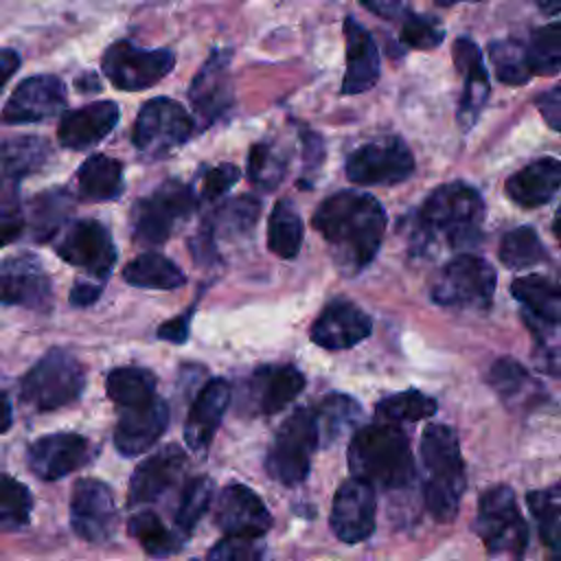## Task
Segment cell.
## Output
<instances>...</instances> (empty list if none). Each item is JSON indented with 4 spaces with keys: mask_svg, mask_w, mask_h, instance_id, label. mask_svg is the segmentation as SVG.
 I'll return each instance as SVG.
<instances>
[{
    "mask_svg": "<svg viewBox=\"0 0 561 561\" xmlns=\"http://www.w3.org/2000/svg\"><path fill=\"white\" fill-rule=\"evenodd\" d=\"M311 224L329 243L335 265L344 274H357L381 245L386 213L368 193L340 191L318 206Z\"/></svg>",
    "mask_w": 561,
    "mask_h": 561,
    "instance_id": "obj_1",
    "label": "cell"
},
{
    "mask_svg": "<svg viewBox=\"0 0 561 561\" xmlns=\"http://www.w3.org/2000/svg\"><path fill=\"white\" fill-rule=\"evenodd\" d=\"M482 219L484 202L473 186L462 182L443 184L416 210L412 245L419 252H425L438 239L449 248L476 245L482 237Z\"/></svg>",
    "mask_w": 561,
    "mask_h": 561,
    "instance_id": "obj_2",
    "label": "cell"
},
{
    "mask_svg": "<svg viewBox=\"0 0 561 561\" xmlns=\"http://www.w3.org/2000/svg\"><path fill=\"white\" fill-rule=\"evenodd\" d=\"M348 469L373 486L403 489L414 478L410 440L399 423L379 421L355 432L348 445Z\"/></svg>",
    "mask_w": 561,
    "mask_h": 561,
    "instance_id": "obj_3",
    "label": "cell"
},
{
    "mask_svg": "<svg viewBox=\"0 0 561 561\" xmlns=\"http://www.w3.org/2000/svg\"><path fill=\"white\" fill-rule=\"evenodd\" d=\"M421 460L425 469L423 497L427 511L438 522L454 519L467 484L456 432L440 423L427 425L421 438Z\"/></svg>",
    "mask_w": 561,
    "mask_h": 561,
    "instance_id": "obj_4",
    "label": "cell"
},
{
    "mask_svg": "<svg viewBox=\"0 0 561 561\" xmlns=\"http://www.w3.org/2000/svg\"><path fill=\"white\" fill-rule=\"evenodd\" d=\"M473 528L493 561H522L528 530L513 489L506 484L486 489L480 497Z\"/></svg>",
    "mask_w": 561,
    "mask_h": 561,
    "instance_id": "obj_5",
    "label": "cell"
},
{
    "mask_svg": "<svg viewBox=\"0 0 561 561\" xmlns=\"http://www.w3.org/2000/svg\"><path fill=\"white\" fill-rule=\"evenodd\" d=\"M85 386L81 362L64 351L50 348L20 381V399L37 412H50L72 403Z\"/></svg>",
    "mask_w": 561,
    "mask_h": 561,
    "instance_id": "obj_6",
    "label": "cell"
},
{
    "mask_svg": "<svg viewBox=\"0 0 561 561\" xmlns=\"http://www.w3.org/2000/svg\"><path fill=\"white\" fill-rule=\"evenodd\" d=\"M318 445L320 438L313 410L298 408L276 430L265 458L267 473L285 486L300 484L309 476L311 456Z\"/></svg>",
    "mask_w": 561,
    "mask_h": 561,
    "instance_id": "obj_7",
    "label": "cell"
},
{
    "mask_svg": "<svg viewBox=\"0 0 561 561\" xmlns=\"http://www.w3.org/2000/svg\"><path fill=\"white\" fill-rule=\"evenodd\" d=\"M197 199L191 186L169 180L160 184L149 197L136 202L131 210V232L138 243L160 245L164 243L175 226L195 210Z\"/></svg>",
    "mask_w": 561,
    "mask_h": 561,
    "instance_id": "obj_8",
    "label": "cell"
},
{
    "mask_svg": "<svg viewBox=\"0 0 561 561\" xmlns=\"http://www.w3.org/2000/svg\"><path fill=\"white\" fill-rule=\"evenodd\" d=\"M495 291V270L476 254L454 256L432 283V300L443 307L486 309Z\"/></svg>",
    "mask_w": 561,
    "mask_h": 561,
    "instance_id": "obj_9",
    "label": "cell"
},
{
    "mask_svg": "<svg viewBox=\"0 0 561 561\" xmlns=\"http://www.w3.org/2000/svg\"><path fill=\"white\" fill-rule=\"evenodd\" d=\"M193 131L195 123L184 105L167 96H156L138 112L131 142L140 153L158 158L186 142Z\"/></svg>",
    "mask_w": 561,
    "mask_h": 561,
    "instance_id": "obj_10",
    "label": "cell"
},
{
    "mask_svg": "<svg viewBox=\"0 0 561 561\" xmlns=\"http://www.w3.org/2000/svg\"><path fill=\"white\" fill-rule=\"evenodd\" d=\"M175 57L169 48L147 50L127 39L107 46L101 59L105 77L121 90H145L173 70Z\"/></svg>",
    "mask_w": 561,
    "mask_h": 561,
    "instance_id": "obj_11",
    "label": "cell"
},
{
    "mask_svg": "<svg viewBox=\"0 0 561 561\" xmlns=\"http://www.w3.org/2000/svg\"><path fill=\"white\" fill-rule=\"evenodd\" d=\"M414 171V158L401 138H383L355 149L346 160V178L355 184H399Z\"/></svg>",
    "mask_w": 561,
    "mask_h": 561,
    "instance_id": "obj_12",
    "label": "cell"
},
{
    "mask_svg": "<svg viewBox=\"0 0 561 561\" xmlns=\"http://www.w3.org/2000/svg\"><path fill=\"white\" fill-rule=\"evenodd\" d=\"M70 526L90 541L103 543L116 530V504L112 489L101 480H79L70 497Z\"/></svg>",
    "mask_w": 561,
    "mask_h": 561,
    "instance_id": "obj_13",
    "label": "cell"
},
{
    "mask_svg": "<svg viewBox=\"0 0 561 561\" xmlns=\"http://www.w3.org/2000/svg\"><path fill=\"white\" fill-rule=\"evenodd\" d=\"M57 254L99 278H105L116 263V245L107 228L96 219L75 221L57 243Z\"/></svg>",
    "mask_w": 561,
    "mask_h": 561,
    "instance_id": "obj_14",
    "label": "cell"
},
{
    "mask_svg": "<svg viewBox=\"0 0 561 561\" xmlns=\"http://www.w3.org/2000/svg\"><path fill=\"white\" fill-rule=\"evenodd\" d=\"M66 105V85L55 75H35L24 79L7 105L0 112L4 125H24L39 123L57 116Z\"/></svg>",
    "mask_w": 561,
    "mask_h": 561,
    "instance_id": "obj_15",
    "label": "cell"
},
{
    "mask_svg": "<svg viewBox=\"0 0 561 561\" xmlns=\"http://www.w3.org/2000/svg\"><path fill=\"white\" fill-rule=\"evenodd\" d=\"M375 486L351 478L335 491L331 506V528L344 543H359L375 530Z\"/></svg>",
    "mask_w": 561,
    "mask_h": 561,
    "instance_id": "obj_16",
    "label": "cell"
},
{
    "mask_svg": "<svg viewBox=\"0 0 561 561\" xmlns=\"http://www.w3.org/2000/svg\"><path fill=\"white\" fill-rule=\"evenodd\" d=\"M0 302L46 311L53 302V287L39 259L15 254L0 263Z\"/></svg>",
    "mask_w": 561,
    "mask_h": 561,
    "instance_id": "obj_17",
    "label": "cell"
},
{
    "mask_svg": "<svg viewBox=\"0 0 561 561\" xmlns=\"http://www.w3.org/2000/svg\"><path fill=\"white\" fill-rule=\"evenodd\" d=\"M230 57V50H213L188 88V101L206 125L221 118L234 103L228 72Z\"/></svg>",
    "mask_w": 561,
    "mask_h": 561,
    "instance_id": "obj_18",
    "label": "cell"
},
{
    "mask_svg": "<svg viewBox=\"0 0 561 561\" xmlns=\"http://www.w3.org/2000/svg\"><path fill=\"white\" fill-rule=\"evenodd\" d=\"M50 156V147L37 136H18L0 145V206L15 210L22 178L39 171Z\"/></svg>",
    "mask_w": 561,
    "mask_h": 561,
    "instance_id": "obj_19",
    "label": "cell"
},
{
    "mask_svg": "<svg viewBox=\"0 0 561 561\" xmlns=\"http://www.w3.org/2000/svg\"><path fill=\"white\" fill-rule=\"evenodd\" d=\"M90 454V443L75 432H57L37 438L28 447L31 471L50 482L79 469Z\"/></svg>",
    "mask_w": 561,
    "mask_h": 561,
    "instance_id": "obj_20",
    "label": "cell"
},
{
    "mask_svg": "<svg viewBox=\"0 0 561 561\" xmlns=\"http://www.w3.org/2000/svg\"><path fill=\"white\" fill-rule=\"evenodd\" d=\"M215 522L226 535L250 537H263L272 526V517L261 497L252 489L237 482L221 489L217 497Z\"/></svg>",
    "mask_w": 561,
    "mask_h": 561,
    "instance_id": "obj_21",
    "label": "cell"
},
{
    "mask_svg": "<svg viewBox=\"0 0 561 561\" xmlns=\"http://www.w3.org/2000/svg\"><path fill=\"white\" fill-rule=\"evenodd\" d=\"M167 425L169 405L160 397L142 405L123 408L114 427V445L127 458L138 456L162 436Z\"/></svg>",
    "mask_w": 561,
    "mask_h": 561,
    "instance_id": "obj_22",
    "label": "cell"
},
{
    "mask_svg": "<svg viewBox=\"0 0 561 561\" xmlns=\"http://www.w3.org/2000/svg\"><path fill=\"white\" fill-rule=\"evenodd\" d=\"M373 331L370 318L348 300L329 302L311 324V340L329 351H342L359 344Z\"/></svg>",
    "mask_w": 561,
    "mask_h": 561,
    "instance_id": "obj_23",
    "label": "cell"
},
{
    "mask_svg": "<svg viewBox=\"0 0 561 561\" xmlns=\"http://www.w3.org/2000/svg\"><path fill=\"white\" fill-rule=\"evenodd\" d=\"M186 454L178 445H169L142 460L129 480V506L156 502L184 471Z\"/></svg>",
    "mask_w": 561,
    "mask_h": 561,
    "instance_id": "obj_24",
    "label": "cell"
},
{
    "mask_svg": "<svg viewBox=\"0 0 561 561\" xmlns=\"http://www.w3.org/2000/svg\"><path fill=\"white\" fill-rule=\"evenodd\" d=\"M230 403V383L226 379H210L197 394L184 423V440L191 451L204 454L224 419Z\"/></svg>",
    "mask_w": 561,
    "mask_h": 561,
    "instance_id": "obj_25",
    "label": "cell"
},
{
    "mask_svg": "<svg viewBox=\"0 0 561 561\" xmlns=\"http://www.w3.org/2000/svg\"><path fill=\"white\" fill-rule=\"evenodd\" d=\"M118 105L114 101H96L61 116L57 138L68 149H88L103 140L118 123Z\"/></svg>",
    "mask_w": 561,
    "mask_h": 561,
    "instance_id": "obj_26",
    "label": "cell"
},
{
    "mask_svg": "<svg viewBox=\"0 0 561 561\" xmlns=\"http://www.w3.org/2000/svg\"><path fill=\"white\" fill-rule=\"evenodd\" d=\"M346 72L342 94H359L370 90L379 79V50L373 35L351 15L344 20Z\"/></svg>",
    "mask_w": 561,
    "mask_h": 561,
    "instance_id": "obj_27",
    "label": "cell"
},
{
    "mask_svg": "<svg viewBox=\"0 0 561 561\" xmlns=\"http://www.w3.org/2000/svg\"><path fill=\"white\" fill-rule=\"evenodd\" d=\"M454 64L465 79V90H462V99L456 116L460 125L469 129L476 123L482 105L486 103L489 72L484 68L480 48L469 37H458L454 42Z\"/></svg>",
    "mask_w": 561,
    "mask_h": 561,
    "instance_id": "obj_28",
    "label": "cell"
},
{
    "mask_svg": "<svg viewBox=\"0 0 561 561\" xmlns=\"http://www.w3.org/2000/svg\"><path fill=\"white\" fill-rule=\"evenodd\" d=\"M561 188V160L539 158L506 180V195L522 208L548 204Z\"/></svg>",
    "mask_w": 561,
    "mask_h": 561,
    "instance_id": "obj_29",
    "label": "cell"
},
{
    "mask_svg": "<svg viewBox=\"0 0 561 561\" xmlns=\"http://www.w3.org/2000/svg\"><path fill=\"white\" fill-rule=\"evenodd\" d=\"M305 388V375L294 366H265L252 375V397L261 414H276Z\"/></svg>",
    "mask_w": 561,
    "mask_h": 561,
    "instance_id": "obj_30",
    "label": "cell"
},
{
    "mask_svg": "<svg viewBox=\"0 0 561 561\" xmlns=\"http://www.w3.org/2000/svg\"><path fill=\"white\" fill-rule=\"evenodd\" d=\"M511 294L524 305L528 320L561 327V283L550 280L548 276L528 274L513 280Z\"/></svg>",
    "mask_w": 561,
    "mask_h": 561,
    "instance_id": "obj_31",
    "label": "cell"
},
{
    "mask_svg": "<svg viewBox=\"0 0 561 561\" xmlns=\"http://www.w3.org/2000/svg\"><path fill=\"white\" fill-rule=\"evenodd\" d=\"M77 182L83 199H116L123 193V164L105 153H94L79 167Z\"/></svg>",
    "mask_w": 561,
    "mask_h": 561,
    "instance_id": "obj_32",
    "label": "cell"
},
{
    "mask_svg": "<svg viewBox=\"0 0 561 561\" xmlns=\"http://www.w3.org/2000/svg\"><path fill=\"white\" fill-rule=\"evenodd\" d=\"M123 278L134 287L175 289L186 283L184 272L158 252H145L125 265Z\"/></svg>",
    "mask_w": 561,
    "mask_h": 561,
    "instance_id": "obj_33",
    "label": "cell"
},
{
    "mask_svg": "<svg viewBox=\"0 0 561 561\" xmlns=\"http://www.w3.org/2000/svg\"><path fill=\"white\" fill-rule=\"evenodd\" d=\"M362 414L359 403L342 392H331L320 401V405L313 410L316 425H318V438L320 445L335 443L346 430H351Z\"/></svg>",
    "mask_w": 561,
    "mask_h": 561,
    "instance_id": "obj_34",
    "label": "cell"
},
{
    "mask_svg": "<svg viewBox=\"0 0 561 561\" xmlns=\"http://www.w3.org/2000/svg\"><path fill=\"white\" fill-rule=\"evenodd\" d=\"M110 399L121 408L142 405L153 401L156 394V375L147 368L138 366H123L107 375L105 381Z\"/></svg>",
    "mask_w": 561,
    "mask_h": 561,
    "instance_id": "obj_35",
    "label": "cell"
},
{
    "mask_svg": "<svg viewBox=\"0 0 561 561\" xmlns=\"http://www.w3.org/2000/svg\"><path fill=\"white\" fill-rule=\"evenodd\" d=\"M302 245V219L287 199L276 202L267 221V248L280 259H294Z\"/></svg>",
    "mask_w": 561,
    "mask_h": 561,
    "instance_id": "obj_36",
    "label": "cell"
},
{
    "mask_svg": "<svg viewBox=\"0 0 561 561\" xmlns=\"http://www.w3.org/2000/svg\"><path fill=\"white\" fill-rule=\"evenodd\" d=\"M259 213H261V202L252 195H241V197L228 199L206 221L204 232L210 234V239H213V234H221V237L245 234L248 230L254 228Z\"/></svg>",
    "mask_w": 561,
    "mask_h": 561,
    "instance_id": "obj_37",
    "label": "cell"
},
{
    "mask_svg": "<svg viewBox=\"0 0 561 561\" xmlns=\"http://www.w3.org/2000/svg\"><path fill=\"white\" fill-rule=\"evenodd\" d=\"M72 208V197L68 191H46L31 199L28 206V228L33 239H50L53 232L64 224Z\"/></svg>",
    "mask_w": 561,
    "mask_h": 561,
    "instance_id": "obj_38",
    "label": "cell"
},
{
    "mask_svg": "<svg viewBox=\"0 0 561 561\" xmlns=\"http://www.w3.org/2000/svg\"><path fill=\"white\" fill-rule=\"evenodd\" d=\"M526 57L533 75H557L561 70V20L533 31L526 44Z\"/></svg>",
    "mask_w": 561,
    "mask_h": 561,
    "instance_id": "obj_39",
    "label": "cell"
},
{
    "mask_svg": "<svg viewBox=\"0 0 561 561\" xmlns=\"http://www.w3.org/2000/svg\"><path fill=\"white\" fill-rule=\"evenodd\" d=\"M489 55L497 81L506 85H524L533 79L526 44L517 39H495L489 44Z\"/></svg>",
    "mask_w": 561,
    "mask_h": 561,
    "instance_id": "obj_40",
    "label": "cell"
},
{
    "mask_svg": "<svg viewBox=\"0 0 561 561\" xmlns=\"http://www.w3.org/2000/svg\"><path fill=\"white\" fill-rule=\"evenodd\" d=\"M375 412H377L379 421L414 423V421L432 416L436 412V401L432 397H427L425 392L405 390V392H397V394L381 399L377 403Z\"/></svg>",
    "mask_w": 561,
    "mask_h": 561,
    "instance_id": "obj_41",
    "label": "cell"
},
{
    "mask_svg": "<svg viewBox=\"0 0 561 561\" xmlns=\"http://www.w3.org/2000/svg\"><path fill=\"white\" fill-rule=\"evenodd\" d=\"M543 256H546V250H543L537 232L530 226L513 228L502 237L500 261L506 267H515V270L530 267V265L543 261Z\"/></svg>",
    "mask_w": 561,
    "mask_h": 561,
    "instance_id": "obj_42",
    "label": "cell"
},
{
    "mask_svg": "<svg viewBox=\"0 0 561 561\" xmlns=\"http://www.w3.org/2000/svg\"><path fill=\"white\" fill-rule=\"evenodd\" d=\"M127 528L151 557H167L180 548L175 535H171V530L153 513H136Z\"/></svg>",
    "mask_w": 561,
    "mask_h": 561,
    "instance_id": "obj_43",
    "label": "cell"
},
{
    "mask_svg": "<svg viewBox=\"0 0 561 561\" xmlns=\"http://www.w3.org/2000/svg\"><path fill=\"white\" fill-rule=\"evenodd\" d=\"M31 493L11 476L0 473V530H18L28 524Z\"/></svg>",
    "mask_w": 561,
    "mask_h": 561,
    "instance_id": "obj_44",
    "label": "cell"
},
{
    "mask_svg": "<svg viewBox=\"0 0 561 561\" xmlns=\"http://www.w3.org/2000/svg\"><path fill=\"white\" fill-rule=\"evenodd\" d=\"M285 167L287 160L276 147H272L270 142L252 145L248 158V175L252 184H256L263 191L276 188L285 175Z\"/></svg>",
    "mask_w": 561,
    "mask_h": 561,
    "instance_id": "obj_45",
    "label": "cell"
},
{
    "mask_svg": "<svg viewBox=\"0 0 561 561\" xmlns=\"http://www.w3.org/2000/svg\"><path fill=\"white\" fill-rule=\"evenodd\" d=\"M210 497H213V482L208 476H197L186 484V489L182 493V502L175 513V526H178L180 535L186 537L193 533V528L206 513Z\"/></svg>",
    "mask_w": 561,
    "mask_h": 561,
    "instance_id": "obj_46",
    "label": "cell"
},
{
    "mask_svg": "<svg viewBox=\"0 0 561 561\" xmlns=\"http://www.w3.org/2000/svg\"><path fill=\"white\" fill-rule=\"evenodd\" d=\"M526 502L539 526L541 539L550 543L554 535L561 530V484L530 491L526 495Z\"/></svg>",
    "mask_w": 561,
    "mask_h": 561,
    "instance_id": "obj_47",
    "label": "cell"
},
{
    "mask_svg": "<svg viewBox=\"0 0 561 561\" xmlns=\"http://www.w3.org/2000/svg\"><path fill=\"white\" fill-rule=\"evenodd\" d=\"M489 383L502 399L513 401L522 397V392L528 388L530 377L526 368L513 357H500L489 368Z\"/></svg>",
    "mask_w": 561,
    "mask_h": 561,
    "instance_id": "obj_48",
    "label": "cell"
},
{
    "mask_svg": "<svg viewBox=\"0 0 561 561\" xmlns=\"http://www.w3.org/2000/svg\"><path fill=\"white\" fill-rule=\"evenodd\" d=\"M263 559V541L261 537L250 535H226L219 539L206 561H261Z\"/></svg>",
    "mask_w": 561,
    "mask_h": 561,
    "instance_id": "obj_49",
    "label": "cell"
},
{
    "mask_svg": "<svg viewBox=\"0 0 561 561\" xmlns=\"http://www.w3.org/2000/svg\"><path fill=\"white\" fill-rule=\"evenodd\" d=\"M401 42L416 50H432L443 42V26L430 15L408 13L401 26Z\"/></svg>",
    "mask_w": 561,
    "mask_h": 561,
    "instance_id": "obj_50",
    "label": "cell"
},
{
    "mask_svg": "<svg viewBox=\"0 0 561 561\" xmlns=\"http://www.w3.org/2000/svg\"><path fill=\"white\" fill-rule=\"evenodd\" d=\"M239 180V169L230 162H224L215 169H208L204 175V186H202V197L206 202H213L221 197L234 182Z\"/></svg>",
    "mask_w": 561,
    "mask_h": 561,
    "instance_id": "obj_51",
    "label": "cell"
},
{
    "mask_svg": "<svg viewBox=\"0 0 561 561\" xmlns=\"http://www.w3.org/2000/svg\"><path fill=\"white\" fill-rule=\"evenodd\" d=\"M537 110L550 129L561 131V83L537 96Z\"/></svg>",
    "mask_w": 561,
    "mask_h": 561,
    "instance_id": "obj_52",
    "label": "cell"
},
{
    "mask_svg": "<svg viewBox=\"0 0 561 561\" xmlns=\"http://www.w3.org/2000/svg\"><path fill=\"white\" fill-rule=\"evenodd\" d=\"M191 316H193V309H188L186 313H182V316H178V318L167 320V322L158 329V337H160V340H167V342H173V344L186 342Z\"/></svg>",
    "mask_w": 561,
    "mask_h": 561,
    "instance_id": "obj_53",
    "label": "cell"
},
{
    "mask_svg": "<svg viewBox=\"0 0 561 561\" xmlns=\"http://www.w3.org/2000/svg\"><path fill=\"white\" fill-rule=\"evenodd\" d=\"M359 4L364 9H368L370 13L386 18V20H394V18L403 15L408 9V0H359Z\"/></svg>",
    "mask_w": 561,
    "mask_h": 561,
    "instance_id": "obj_54",
    "label": "cell"
},
{
    "mask_svg": "<svg viewBox=\"0 0 561 561\" xmlns=\"http://www.w3.org/2000/svg\"><path fill=\"white\" fill-rule=\"evenodd\" d=\"M24 230V219L15 210L0 213V248L15 241Z\"/></svg>",
    "mask_w": 561,
    "mask_h": 561,
    "instance_id": "obj_55",
    "label": "cell"
},
{
    "mask_svg": "<svg viewBox=\"0 0 561 561\" xmlns=\"http://www.w3.org/2000/svg\"><path fill=\"white\" fill-rule=\"evenodd\" d=\"M99 296H101V287L88 285V283H77V285L70 289V305H75V307H88V305H92Z\"/></svg>",
    "mask_w": 561,
    "mask_h": 561,
    "instance_id": "obj_56",
    "label": "cell"
},
{
    "mask_svg": "<svg viewBox=\"0 0 561 561\" xmlns=\"http://www.w3.org/2000/svg\"><path fill=\"white\" fill-rule=\"evenodd\" d=\"M302 142H305V162L309 167H318L322 162V140L313 131H302Z\"/></svg>",
    "mask_w": 561,
    "mask_h": 561,
    "instance_id": "obj_57",
    "label": "cell"
},
{
    "mask_svg": "<svg viewBox=\"0 0 561 561\" xmlns=\"http://www.w3.org/2000/svg\"><path fill=\"white\" fill-rule=\"evenodd\" d=\"M18 66H20L18 53L11 48H0V92H2L4 83L13 77Z\"/></svg>",
    "mask_w": 561,
    "mask_h": 561,
    "instance_id": "obj_58",
    "label": "cell"
},
{
    "mask_svg": "<svg viewBox=\"0 0 561 561\" xmlns=\"http://www.w3.org/2000/svg\"><path fill=\"white\" fill-rule=\"evenodd\" d=\"M13 423V412L7 394H0V434H4Z\"/></svg>",
    "mask_w": 561,
    "mask_h": 561,
    "instance_id": "obj_59",
    "label": "cell"
},
{
    "mask_svg": "<svg viewBox=\"0 0 561 561\" xmlns=\"http://www.w3.org/2000/svg\"><path fill=\"white\" fill-rule=\"evenodd\" d=\"M77 88H81L83 92H99L101 90V83H99V77L94 72H85L83 77H77Z\"/></svg>",
    "mask_w": 561,
    "mask_h": 561,
    "instance_id": "obj_60",
    "label": "cell"
},
{
    "mask_svg": "<svg viewBox=\"0 0 561 561\" xmlns=\"http://www.w3.org/2000/svg\"><path fill=\"white\" fill-rule=\"evenodd\" d=\"M539 11L546 13V15H554V13H561V0H535Z\"/></svg>",
    "mask_w": 561,
    "mask_h": 561,
    "instance_id": "obj_61",
    "label": "cell"
},
{
    "mask_svg": "<svg viewBox=\"0 0 561 561\" xmlns=\"http://www.w3.org/2000/svg\"><path fill=\"white\" fill-rule=\"evenodd\" d=\"M550 546V559L548 561H561V530L554 535V539L548 543Z\"/></svg>",
    "mask_w": 561,
    "mask_h": 561,
    "instance_id": "obj_62",
    "label": "cell"
},
{
    "mask_svg": "<svg viewBox=\"0 0 561 561\" xmlns=\"http://www.w3.org/2000/svg\"><path fill=\"white\" fill-rule=\"evenodd\" d=\"M552 232H554V237H557V241H559V245H561V206H559V210H557V215H554Z\"/></svg>",
    "mask_w": 561,
    "mask_h": 561,
    "instance_id": "obj_63",
    "label": "cell"
},
{
    "mask_svg": "<svg viewBox=\"0 0 561 561\" xmlns=\"http://www.w3.org/2000/svg\"><path fill=\"white\" fill-rule=\"evenodd\" d=\"M438 4H443V7H447V4H454V2H465V0H436Z\"/></svg>",
    "mask_w": 561,
    "mask_h": 561,
    "instance_id": "obj_64",
    "label": "cell"
}]
</instances>
